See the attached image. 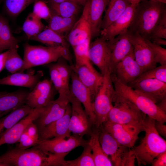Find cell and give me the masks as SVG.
Here are the masks:
<instances>
[{
	"mask_svg": "<svg viewBox=\"0 0 166 166\" xmlns=\"http://www.w3.org/2000/svg\"><path fill=\"white\" fill-rule=\"evenodd\" d=\"M67 154H55L34 146L21 149L10 148L0 156V162L5 166H63Z\"/></svg>",
	"mask_w": 166,
	"mask_h": 166,
	"instance_id": "obj_1",
	"label": "cell"
},
{
	"mask_svg": "<svg viewBox=\"0 0 166 166\" xmlns=\"http://www.w3.org/2000/svg\"><path fill=\"white\" fill-rule=\"evenodd\" d=\"M165 4L142 0L136 7L134 17L128 30L138 33L145 39L150 40L151 34L164 13Z\"/></svg>",
	"mask_w": 166,
	"mask_h": 166,
	"instance_id": "obj_2",
	"label": "cell"
},
{
	"mask_svg": "<svg viewBox=\"0 0 166 166\" xmlns=\"http://www.w3.org/2000/svg\"><path fill=\"white\" fill-rule=\"evenodd\" d=\"M155 120L147 116L143 123L145 136L140 144L132 148L138 165L151 164L159 154L166 151V141L156 130Z\"/></svg>",
	"mask_w": 166,
	"mask_h": 166,
	"instance_id": "obj_3",
	"label": "cell"
},
{
	"mask_svg": "<svg viewBox=\"0 0 166 166\" xmlns=\"http://www.w3.org/2000/svg\"><path fill=\"white\" fill-rule=\"evenodd\" d=\"M24 49V64L20 72L35 66L56 62L61 58L69 62L72 61L69 48L65 46H44L26 43Z\"/></svg>",
	"mask_w": 166,
	"mask_h": 166,
	"instance_id": "obj_4",
	"label": "cell"
},
{
	"mask_svg": "<svg viewBox=\"0 0 166 166\" xmlns=\"http://www.w3.org/2000/svg\"><path fill=\"white\" fill-rule=\"evenodd\" d=\"M110 77L117 93L131 101L147 116L162 123L166 122V113L152 101L121 82L113 73L111 74Z\"/></svg>",
	"mask_w": 166,
	"mask_h": 166,
	"instance_id": "obj_5",
	"label": "cell"
},
{
	"mask_svg": "<svg viewBox=\"0 0 166 166\" xmlns=\"http://www.w3.org/2000/svg\"><path fill=\"white\" fill-rule=\"evenodd\" d=\"M99 140L104 152L110 157L113 166L135 165L136 158L131 148L120 144L102 125L99 127Z\"/></svg>",
	"mask_w": 166,
	"mask_h": 166,
	"instance_id": "obj_6",
	"label": "cell"
},
{
	"mask_svg": "<svg viewBox=\"0 0 166 166\" xmlns=\"http://www.w3.org/2000/svg\"><path fill=\"white\" fill-rule=\"evenodd\" d=\"M113 105L107 119L111 122L122 124L143 123L147 116L134 104L116 92Z\"/></svg>",
	"mask_w": 166,
	"mask_h": 166,
	"instance_id": "obj_7",
	"label": "cell"
},
{
	"mask_svg": "<svg viewBox=\"0 0 166 166\" xmlns=\"http://www.w3.org/2000/svg\"><path fill=\"white\" fill-rule=\"evenodd\" d=\"M108 73L103 76L102 84L93 102L96 117L94 126L98 128L107 120L108 115L113 107V100L115 93L110 75Z\"/></svg>",
	"mask_w": 166,
	"mask_h": 166,
	"instance_id": "obj_8",
	"label": "cell"
},
{
	"mask_svg": "<svg viewBox=\"0 0 166 166\" xmlns=\"http://www.w3.org/2000/svg\"><path fill=\"white\" fill-rule=\"evenodd\" d=\"M143 123L122 124L106 120L102 125L120 144L132 148L138 139L139 134L144 131Z\"/></svg>",
	"mask_w": 166,
	"mask_h": 166,
	"instance_id": "obj_9",
	"label": "cell"
},
{
	"mask_svg": "<svg viewBox=\"0 0 166 166\" xmlns=\"http://www.w3.org/2000/svg\"><path fill=\"white\" fill-rule=\"evenodd\" d=\"M71 106L69 130L73 135L83 137L90 135L93 124L81 103L70 93L69 97Z\"/></svg>",
	"mask_w": 166,
	"mask_h": 166,
	"instance_id": "obj_10",
	"label": "cell"
},
{
	"mask_svg": "<svg viewBox=\"0 0 166 166\" xmlns=\"http://www.w3.org/2000/svg\"><path fill=\"white\" fill-rule=\"evenodd\" d=\"M70 95H59L57 99L42 108L40 114L33 122L38 129L39 134L45 127L64 115L69 103Z\"/></svg>",
	"mask_w": 166,
	"mask_h": 166,
	"instance_id": "obj_11",
	"label": "cell"
},
{
	"mask_svg": "<svg viewBox=\"0 0 166 166\" xmlns=\"http://www.w3.org/2000/svg\"><path fill=\"white\" fill-rule=\"evenodd\" d=\"M83 137L73 135L65 138H54L39 140L35 146L42 150L55 154H68L71 151L79 147H83L87 143Z\"/></svg>",
	"mask_w": 166,
	"mask_h": 166,
	"instance_id": "obj_12",
	"label": "cell"
},
{
	"mask_svg": "<svg viewBox=\"0 0 166 166\" xmlns=\"http://www.w3.org/2000/svg\"><path fill=\"white\" fill-rule=\"evenodd\" d=\"M89 52L90 61L97 67L103 76L112 73L111 52L103 38H97L91 42Z\"/></svg>",
	"mask_w": 166,
	"mask_h": 166,
	"instance_id": "obj_13",
	"label": "cell"
},
{
	"mask_svg": "<svg viewBox=\"0 0 166 166\" xmlns=\"http://www.w3.org/2000/svg\"><path fill=\"white\" fill-rule=\"evenodd\" d=\"M57 93L50 80L40 81L27 96L26 104L31 109L42 108L54 100Z\"/></svg>",
	"mask_w": 166,
	"mask_h": 166,
	"instance_id": "obj_14",
	"label": "cell"
},
{
	"mask_svg": "<svg viewBox=\"0 0 166 166\" xmlns=\"http://www.w3.org/2000/svg\"><path fill=\"white\" fill-rule=\"evenodd\" d=\"M127 85L156 104L166 98V83L159 80L145 79L132 81Z\"/></svg>",
	"mask_w": 166,
	"mask_h": 166,
	"instance_id": "obj_15",
	"label": "cell"
},
{
	"mask_svg": "<svg viewBox=\"0 0 166 166\" xmlns=\"http://www.w3.org/2000/svg\"><path fill=\"white\" fill-rule=\"evenodd\" d=\"M131 33L134 56L138 64L144 72L156 67L153 53L145 39L138 33Z\"/></svg>",
	"mask_w": 166,
	"mask_h": 166,
	"instance_id": "obj_16",
	"label": "cell"
},
{
	"mask_svg": "<svg viewBox=\"0 0 166 166\" xmlns=\"http://www.w3.org/2000/svg\"><path fill=\"white\" fill-rule=\"evenodd\" d=\"M89 0H87L81 17L77 20L68 33L66 40L72 47L91 38V31L89 19Z\"/></svg>",
	"mask_w": 166,
	"mask_h": 166,
	"instance_id": "obj_17",
	"label": "cell"
},
{
	"mask_svg": "<svg viewBox=\"0 0 166 166\" xmlns=\"http://www.w3.org/2000/svg\"><path fill=\"white\" fill-rule=\"evenodd\" d=\"M143 72L135 60L133 50L116 65L111 73H113L121 82L127 85Z\"/></svg>",
	"mask_w": 166,
	"mask_h": 166,
	"instance_id": "obj_18",
	"label": "cell"
},
{
	"mask_svg": "<svg viewBox=\"0 0 166 166\" xmlns=\"http://www.w3.org/2000/svg\"><path fill=\"white\" fill-rule=\"evenodd\" d=\"M107 42L111 52L112 73L116 65L133 50L131 33L128 30Z\"/></svg>",
	"mask_w": 166,
	"mask_h": 166,
	"instance_id": "obj_19",
	"label": "cell"
},
{
	"mask_svg": "<svg viewBox=\"0 0 166 166\" xmlns=\"http://www.w3.org/2000/svg\"><path fill=\"white\" fill-rule=\"evenodd\" d=\"M70 90L71 93L82 104L93 125L96 122L93 100L89 90L81 82L76 73L72 69Z\"/></svg>",
	"mask_w": 166,
	"mask_h": 166,
	"instance_id": "obj_20",
	"label": "cell"
},
{
	"mask_svg": "<svg viewBox=\"0 0 166 166\" xmlns=\"http://www.w3.org/2000/svg\"><path fill=\"white\" fill-rule=\"evenodd\" d=\"M137 5L130 4L114 22L101 30L100 34L101 37L108 41L128 31L132 21Z\"/></svg>",
	"mask_w": 166,
	"mask_h": 166,
	"instance_id": "obj_21",
	"label": "cell"
},
{
	"mask_svg": "<svg viewBox=\"0 0 166 166\" xmlns=\"http://www.w3.org/2000/svg\"><path fill=\"white\" fill-rule=\"evenodd\" d=\"M71 113V106L69 103L64 115L45 127L39 133V139L69 137L71 135L69 130V125Z\"/></svg>",
	"mask_w": 166,
	"mask_h": 166,
	"instance_id": "obj_22",
	"label": "cell"
},
{
	"mask_svg": "<svg viewBox=\"0 0 166 166\" xmlns=\"http://www.w3.org/2000/svg\"><path fill=\"white\" fill-rule=\"evenodd\" d=\"M71 66L80 81L89 91L93 101L102 84L103 76L85 65L75 66L72 65Z\"/></svg>",
	"mask_w": 166,
	"mask_h": 166,
	"instance_id": "obj_23",
	"label": "cell"
},
{
	"mask_svg": "<svg viewBox=\"0 0 166 166\" xmlns=\"http://www.w3.org/2000/svg\"><path fill=\"white\" fill-rule=\"evenodd\" d=\"M42 108L32 109L30 113L15 124L0 138V146L5 144L18 143L22 133L28 125L38 116Z\"/></svg>",
	"mask_w": 166,
	"mask_h": 166,
	"instance_id": "obj_24",
	"label": "cell"
},
{
	"mask_svg": "<svg viewBox=\"0 0 166 166\" xmlns=\"http://www.w3.org/2000/svg\"><path fill=\"white\" fill-rule=\"evenodd\" d=\"M28 93L23 90L0 91V118L25 104Z\"/></svg>",
	"mask_w": 166,
	"mask_h": 166,
	"instance_id": "obj_25",
	"label": "cell"
},
{
	"mask_svg": "<svg viewBox=\"0 0 166 166\" xmlns=\"http://www.w3.org/2000/svg\"><path fill=\"white\" fill-rule=\"evenodd\" d=\"M43 75L42 71L35 74L18 72L0 79V84L27 87L32 90Z\"/></svg>",
	"mask_w": 166,
	"mask_h": 166,
	"instance_id": "obj_26",
	"label": "cell"
},
{
	"mask_svg": "<svg viewBox=\"0 0 166 166\" xmlns=\"http://www.w3.org/2000/svg\"><path fill=\"white\" fill-rule=\"evenodd\" d=\"M89 1V16L92 38L100 34L102 15L105 10L107 2L105 0Z\"/></svg>",
	"mask_w": 166,
	"mask_h": 166,
	"instance_id": "obj_27",
	"label": "cell"
},
{
	"mask_svg": "<svg viewBox=\"0 0 166 166\" xmlns=\"http://www.w3.org/2000/svg\"><path fill=\"white\" fill-rule=\"evenodd\" d=\"M95 127V126H94ZM99 127H95L88 141L92 153L95 166H112L113 164L109 157L103 151L99 140Z\"/></svg>",
	"mask_w": 166,
	"mask_h": 166,
	"instance_id": "obj_28",
	"label": "cell"
},
{
	"mask_svg": "<svg viewBox=\"0 0 166 166\" xmlns=\"http://www.w3.org/2000/svg\"><path fill=\"white\" fill-rule=\"evenodd\" d=\"M106 1L107 8L102 19L101 30L114 22L130 4L127 0H106Z\"/></svg>",
	"mask_w": 166,
	"mask_h": 166,
	"instance_id": "obj_29",
	"label": "cell"
},
{
	"mask_svg": "<svg viewBox=\"0 0 166 166\" xmlns=\"http://www.w3.org/2000/svg\"><path fill=\"white\" fill-rule=\"evenodd\" d=\"M32 109L25 104L0 118V138L15 124L28 115Z\"/></svg>",
	"mask_w": 166,
	"mask_h": 166,
	"instance_id": "obj_30",
	"label": "cell"
},
{
	"mask_svg": "<svg viewBox=\"0 0 166 166\" xmlns=\"http://www.w3.org/2000/svg\"><path fill=\"white\" fill-rule=\"evenodd\" d=\"M30 40L39 42L47 46L69 47V44L63 35L48 27Z\"/></svg>",
	"mask_w": 166,
	"mask_h": 166,
	"instance_id": "obj_31",
	"label": "cell"
},
{
	"mask_svg": "<svg viewBox=\"0 0 166 166\" xmlns=\"http://www.w3.org/2000/svg\"><path fill=\"white\" fill-rule=\"evenodd\" d=\"M91 38H89L80 43L72 47L74 53L75 63L73 65H84L93 71H96L93 66L89 57V48Z\"/></svg>",
	"mask_w": 166,
	"mask_h": 166,
	"instance_id": "obj_32",
	"label": "cell"
},
{
	"mask_svg": "<svg viewBox=\"0 0 166 166\" xmlns=\"http://www.w3.org/2000/svg\"><path fill=\"white\" fill-rule=\"evenodd\" d=\"M76 17L66 18L52 13L49 20L48 28L63 35L69 32L77 20Z\"/></svg>",
	"mask_w": 166,
	"mask_h": 166,
	"instance_id": "obj_33",
	"label": "cell"
},
{
	"mask_svg": "<svg viewBox=\"0 0 166 166\" xmlns=\"http://www.w3.org/2000/svg\"><path fill=\"white\" fill-rule=\"evenodd\" d=\"M54 13L60 16L70 18L76 16L80 10V5L72 1H67L57 3H49Z\"/></svg>",
	"mask_w": 166,
	"mask_h": 166,
	"instance_id": "obj_34",
	"label": "cell"
},
{
	"mask_svg": "<svg viewBox=\"0 0 166 166\" xmlns=\"http://www.w3.org/2000/svg\"><path fill=\"white\" fill-rule=\"evenodd\" d=\"M18 45L14 46L8 50L5 68L11 73L19 72L24 64L23 59L18 52Z\"/></svg>",
	"mask_w": 166,
	"mask_h": 166,
	"instance_id": "obj_35",
	"label": "cell"
},
{
	"mask_svg": "<svg viewBox=\"0 0 166 166\" xmlns=\"http://www.w3.org/2000/svg\"><path fill=\"white\" fill-rule=\"evenodd\" d=\"M44 28V25L41 20L35 16L32 12L27 16L22 26L23 30L29 40L40 33Z\"/></svg>",
	"mask_w": 166,
	"mask_h": 166,
	"instance_id": "obj_36",
	"label": "cell"
},
{
	"mask_svg": "<svg viewBox=\"0 0 166 166\" xmlns=\"http://www.w3.org/2000/svg\"><path fill=\"white\" fill-rule=\"evenodd\" d=\"M81 154L72 160H65L63 166H95L91 149L87 143L83 147Z\"/></svg>",
	"mask_w": 166,
	"mask_h": 166,
	"instance_id": "obj_37",
	"label": "cell"
},
{
	"mask_svg": "<svg viewBox=\"0 0 166 166\" xmlns=\"http://www.w3.org/2000/svg\"><path fill=\"white\" fill-rule=\"evenodd\" d=\"M48 66L50 80L59 95L69 96L70 94V90L65 85L55 63L49 64Z\"/></svg>",
	"mask_w": 166,
	"mask_h": 166,
	"instance_id": "obj_38",
	"label": "cell"
},
{
	"mask_svg": "<svg viewBox=\"0 0 166 166\" xmlns=\"http://www.w3.org/2000/svg\"><path fill=\"white\" fill-rule=\"evenodd\" d=\"M18 41L12 34L7 21L6 20L0 36V53L18 45Z\"/></svg>",
	"mask_w": 166,
	"mask_h": 166,
	"instance_id": "obj_39",
	"label": "cell"
},
{
	"mask_svg": "<svg viewBox=\"0 0 166 166\" xmlns=\"http://www.w3.org/2000/svg\"><path fill=\"white\" fill-rule=\"evenodd\" d=\"M37 0H4V6L11 16H18L26 7Z\"/></svg>",
	"mask_w": 166,
	"mask_h": 166,
	"instance_id": "obj_40",
	"label": "cell"
},
{
	"mask_svg": "<svg viewBox=\"0 0 166 166\" xmlns=\"http://www.w3.org/2000/svg\"><path fill=\"white\" fill-rule=\"evenodd\" d=\"M149 79H156L166 83V65H160L145 71L133 81Z\"/></svg>",
	"mask_w": 166,
	"mask_h": 166,
	"instance_id": "obj_41",
	"label": "cell"
},
{
	"mask_svg": "<svg viewBox=\"0 0 166 166\" xmlns=\"http://www.w3.org/2000/svg\"><path fill=\"white\" fill-rule=\"evenodd\" d=\"M32 13L41 20H49L52 13L46 3L44 1L37 0L34 2Z\"/></svg>",
	"mask_w": 166,
	"mask_h": 166,
	"instance_id": "obj_42",
	"label": "cell"
},
{
	"mask_svg": "<svg viewBox=\"0 0 166 166\" xmlns=\"http://www.w3.org/2000/svg\"><path fill=\"white\" fill-rule=\"evenodd\" d=\"M145 40L153 51L156 63L160 65H166V49L149 40Z\"/></svg>",
	"mask_w": 166,
	"mask_h": 166,
	"instance_id": "obj_43",
	"label": "cell"
},
{
	"mask_svg": "<svg viewBox=\"0 0 166 166\" xmlns=\"http://www.w3.org/2000/svg\"><path fill=\"white\" fill-rule=\"evenodd\" d=\"M157 38L166 39V11L153 30L150 41Z\"/></svg>",
	"mask_w": 166,
	"mask_h": 166,
	"instance_id": "obj_44",
	"label": "cell"
},
{
	"mask_svg": "<svg viewBox=\"0 0 166 166\" xmlns=\"http://www.w3.org/2000/svg\"><path fill=\"white\" fill-rule=\"evenodd\" d=\"M152 166H166V151L157 156L151 164Z\"/></svg>",
	"mask_w": 166,
	"mask_h": 166,
	"instance_id": "obj_45",
	"label": "cell"
},
{
	"mask_svg": "<svg viewBox=\"0 0 166 166\" xmlns=\"http://www.w3.org/2000/svg\"><path fill=\"white\" fill-rule=\"evenodd\" d=\"M164 124L155 120L154 125L155 128L159 135L166 138V125Z\"/></svg>",
	"mask_w": 166,
	"mask_h": 166,
	"instance_id": "obj_46",
	"label": "cell"
},
{
	"mask_svg": "<svg viewBox=\"0 0 166 166\" xmlns=\"http://www.w3.org/2000/svg\"><path fill=\"white\" fill-rule=\"evenodd\" d=\"M8 50L3 53H0V73L5 68L6 58Z\"/></svg>",
	"mask_w": 166,
	"mask_h": 166,
	"instance_id": "obj_47",
	"label": "cell"
},
{
	"mask_svg": "<svg viewBox=\"0 0 166 166\" xmlns=\"http://www.w3.org/2000/svg\"><path fill=\"white\" fill-rule=\"evenodd\" d=\"M156 105L160 110L166 113V98L163 99Z\"/></svg>",
	"mask_w": 166,
	"mask_h": 166,
	"instance_id": "obj_48",
	"label": "cell"
},
{
	"mask_svg": "<svg viewBox=\"0 0 166 166\" xmlns=\"http://www.w3.org/2000/svg\"><path fill=\"white\" fill-rule=\"evenodd\" d=\"M150 41L154 44L160 45H166V40L161 38H156Z\"/></svg>",
	"mask_w": 166,
	"mask_h": 166,
	"instance_id": "obj_49",
	"label": "cell"
},
{
	"mask_svg": "<svg viewBox=\"0 0 166 166\" xmlns=\"http://www.w3.org/2000/svg\"><path fill=\"white\" fill-rule=\"evenodd\" d=\"M6 19L1 15L0 16V36L2 29Z\"/></svg>",
	"mask_w": 166,
	"mask_h": 166,
	"instance_id": "obj_50",
	"label": "cell"
},
{
	"mask_svg": "<svg viewBox=\"0 0 166 166\" xmlns=\"http://www.w3.org/2000/svg\"><path fill=\"white\" fill-rule=\"evenodd\" d=\"M49 3H57L67 1H72L77 2L76 0H49Z\"/></svg>",
	"mask_w": 166,
	"mask_h": 166,
	"instance_id": "obj_51",
	"label": "cell"
},
{
	"mask_svg": "<svg viewBox=\"0 0 166 166\" xmlns=\"http://www.w3.org/2000/svg\"><path fill=\"white\" fill-rule=\"evenodd\" d=\"M130 4L138 5L142 0H127Z\"/></svg>",
	"mask_w": 166,
	"mask_h": 166,
	"instance_id": "obj_52",
	"label": "cell"
},
{
	"mask_svg": "<svg viewBox=\"0 0 166 166\" xmlns=\"http://www.w3.org/2000/svg\"><path fill=\"white\" fill-rule=\"evenodd\" d=\"M77 3L80 5L83 6L85 5L87 0H76Z\"/></svg>",
	"mask_w": 166,
	"mask_h": 166,
	"instance_id": "obj_53",
	"label": "cell"
},
{
	"mask_svg": "<svg viewBox=\"0 0 166 166\" xmlns=\"http://www.w3.org/2000/svg\"><path fill=\"white\" fill-rule=\"evenodd\" d=\"M157 2L165 4L166 3V0H157Z\"/></svg>",
	"mask_w": 166,
	"mask_h": 166,
	"instance_id": "obj_54",
	"label": "cell"
},
{
	"mask_svg": "<svg viewBox=\"0 0 166 166\" xmlns=\"http://www.w3.org/2000/svg\"><path fill=\"white\" fill-rule=\"evenodd\" d=\"M0 166H5V165L3 164L0 162Z\"/></svg>",
	"mask_w": 166,
	"mask_h": 166,
	"instance_id": "obj_55",
	"label": "cell"
},
{
	"mask_svg": "<svg viewBox=\"0 0 166 166\" xmlns=\"http://www.w3.org/2000/svg\"><path fill=\"white\" fill-rule=\"evenodd\" d=\"M151 0V1H157V0Z\"/></svg>",
	"mask_w": 166,
	"mask_h": 166,
	"instance_id": "obj_56",
	"label": "cell"
},
{
	"mask_svg": "<svg viewBox=\"0 0 166 166\" xmlns=\"http://www.w3.org/2000/svg\"><path fill=\"white\" fill-rule=\"evenodd\" d=\"M106 1V0H105ZM107 2V1H106Z\"/></svg>",
	"mask_w": 166,
	"mask_h": 166,
	"instance_id": "obj_57",
	"label": "cell"
}]
</instances>
